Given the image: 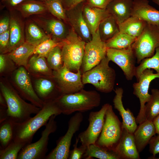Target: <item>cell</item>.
<instances>
[{
	"label": "cell",
	"mask_w": 159,
	"mask_h": 159,
	"mask_svg": "<svg viewBox=\"0 0 159 159\" xmlns=\"http://www.w3.org/2000/svg\"><path fill=\"white\" fill-rule=\"evenodd\" d=\"M61 114L54 100L44 102L43 107L34 116L21 123H14L13 140L26 145L31 143L36 132L46 125L52 115L57 116Z\"/></svg>",
	"instance_id": "6da1fadb"
},
{
	"label": "cell",
	"mask_w": 159,
	"mask_h": 159,
	"mask_svg": "<svg viewBox=\"0 0 159 159\" xmlns=\"http://www.w3.org/2000/svg\"><path fill=\"white\" fill-rule=\"evenodd\" d=\"M54 100L62 113L68 115L76 112L87 111L98 107L101 97L95 91L83 89L74 93L61 95Z\"/></svg>",
	"instance_id": "7a4b0ae2"
},
{
	"label": "cell",
	"mask_w": 159,
	"mask_h": 159,
	"mask_svg": "<svg viewBox=\"0 0 159 159\" xmlns=\"http://www.w3.org/2000/svg\"><path fill=\"white\" fill-rule=\"evenodd\" d=\"M0 88L6 102L8 118L14 122L20 123L25 121L41 109L25 102L15 90L2 82L0 83Z\"/></svg>",
	"instance_id": "3957f363"
},
{
	"label": "cell",
	"mask_w": 159,
	"mask_h": 159,
	"mask_svg": "<svg viewBox=\"0 0 159 159\" xmlns=\"http://www.w3.org/2000/svg\"><path fill=\"white\" fill-rule=\"evenodd\" d=\"M110 61L106 56L98 64L82 73L83 84H91L102 92H111L114 88L116 73L115 70L109 66Z\"/></svg>",
	"instance_id": "277c9868"
},
{
	"label": "cell",
	"mask_w": 159,
	"mask_h": 159,
	"mask_svg": "<svg viewBox=\"0 0 159 159\" xmlns=\"http://www.w3.org/2000/svg\"><path fill=\"white\" fill-rule=\"evenodd\" d=\"M86 43L71 28L62 41V51L64 65L72 71L80 70Z\"/></svg>",
	"instance_id": "5b68a950"
},
{
	"label": "cell",
	"mask_w": 159,
	"mask_h": 159,
	"mask_svg": "<svg viewBox=\"0 0 159 159\" xmlns=\"http://www.w3.org/2000/svg\"><path fill=\"white\" fill-rule=\"evenodd\" d=\"M123 128L122 123L109 104L105 113L103 127L96 144L114 151L121 138Z\"/></svg>",
	"instance_id": "8992f818"
},
{
	"label": "cell",
	"mask_w": 159,
	"mask_h": 159,
	"mask_svg": "<svg viewBox=\"0 0 159 159\" xmlns=\"http://www.w3.org/2000/svg\"><path fill=\"white\" fill-rule=\"evenodd\" d=\"M159 46V26L146 23L143 32L131 46L137 63L152 56Z\"/></svg>",
	"instance_id": "52a82bcc"
},
{
	"label": "cell",
	"mask_w": 159,
	"mask_h": 159,
	"mask_svg": "<svg viewBox=\"0 0 159 159\" xmlns=\"http://www.w3.org/2000/svg\"><path fill=\"white\" fill-rule=\"evenodd\" d=\"M55 115H52L45 125L40 138L36 142L26 145L21 150L18 159H45L48 149V145L50 134L54 132L57 128Z\"/></svg>",
	"instance_id": "ba28073f"
},
{
	"label": "cell",
	"mask_w": 159,
	"mask_h": 159,
	"mask_svg": "<svg viewBox=\"0 0 159 159\" xmlns=\"http://www.w3.org/2000/svg\"><path fill=\"white\" fill-rule=\"evenodd\" d=\"M83 118L82 112H76L70 118L66 132L58 140L56 147L46 155V159L68 158L72 138L79 130Z\"/></svg>",
	"instance_id": "9c48e42d"
},
{
	"label": "cell",
	"mask_w": 159,
	"mask_h": 159,
	"mask_svg": "<svg viewBox=\"0 0 159 159\" xmlns=\"http://www.w3.org/2000/svg\"><path fill=\"white\" fill-rule=\"evenodd\" d=\"M156 78H159V74L154 73L151 69H146L141 74L138 82L133 84V94L139 99L140 104V111L136 118L137 124H139L146 120L145 105L151 97V95L149 93V85L151 81Z\"/></svg>",
	"instance_id": "30bf717a"
},
{
	"label": "cell",
	"mask_w": 159,
	"mask_h": 159,
	"mask_svg": "<svg viewBox=\"0 0 159 159\" xmlns=\"http://www.w3.org/2000/svg\"><path fill=\"white\" fill-rule=\"evenodd\" d=\"M107 47L101 39L97 29L92 35V40L86 43L81 70L82 73L98 64L106 56Z\"/></svg>",
	"instance_id": "8fae6325"
},
{
	"label": "cell",
	"mask_w": 159,
	"mask_h": 159,
	"mask_svg": "<svg viewBox=\"0 0 159 159\" xmlns=\"http://www.w3.org/2000/svg\"><path fill=\"white\" fill-rule=\"evenodd\" d=\"M82 74L80 70L74 73L63 65L58 70L53 71V77L61 94H69L83 89Z\"/></svg>",
	"instance_id": "7c38bea8"
},
{
	"label": "cell",
	"mask_w": 159,
	"mask_h": 159,
	"mask_svg": "<svg viewBox=\"0 0 159 159\" xmlns=\"http://www.w3.org/2000/svg\"><path fill=\"white\" fill-rule=\"evenodd\" d=\"M109 105L108 103L105 104L99 110L90 113L87 128L78 135V138L81 145L87 147L90 144L96 143L102 131L105 112Z\"/></svg>",
	"instance_id": "4fadbf2b"
},
{
	"label": "cell",
	"mask_w": 159,
	"mask_h": 159,
	"mask_svg": "<svg viewBox=\"0 0 159 159\" xmlns=\"http://www.w3.org/2000/svg\"><path fill=\"white\" fill-rule=\"evenodd\" d=\"M106 56L121 69L127 80H132L135 75L136 59L132 47L122 49L107 48Z\"/></svg>",
	"instance_id": "5bb4252c"
},
{
	"label": "cell",
	"mask_w": 159,
	"mask_h": 159,
	"mask_svg": "<svg viewBox=\"0 0 159 159\" xmlns=\"http://www.w3.org/2000/svg\"><path fill=\"white\" fill-rule=\"evenodd\" d=\"M85 1L74 7L66 10L67 21L77 35L86 43L90 41L92 35L83 15V8Z\"/></svg>",
	"instance_id": "9a60e30c"
},
{
	"label": "cell",
	"mask_w": 159,
	"mask_h": 159,
	"mask_svg": "<svg viewBox=\"0 0 159 159\" xmlns=\"http://www.w3.org/2000/svg\"><path fill=\"white\" fill-rule=\"evenodd\" d=\"M14 79L20 89L22 95L32 104L42 108L44 102L34 91L29 74L24 67H21L16 71Z\"/></svg>",
	"instance_id": "2e32d148"
},
{
	"label": "cell",
	"mask_w": 159,
	"mask_h": 159,
	"mask_svg": "<svg viewBox=\"0 0 159 159\" xmlns=\"http://www.w3.org/2000/svg\"><path fill=\"white\" fill-rule=\"evenodd\" d=\"M114 151L120 159L140 158L133 133L123 128L120 139Z\"/></svg>",
	"instance_id": "e0dca14e"
},
{
	"label": "cell",
	"mask_w": 159,
	"mask_h": 159,
	"mask_svg": "<svg viewBox=\"0 0 159 159\" xmlns=\"http://www.w3.org/2000/svg\"><path fill=\"white\" fill-rule=\"evenodd\" d=\"M115 92V95L113 100L114 107L118 110L122 118V127L129 132L133 134L138 125L136 118L132 113L129 109H125L124 107L122 101L123 89L121 87H118L116 89Z\"/></svg>",
	"instance_id": "ac0fdd59"
},
{
	"label": "cell",
	"mask_w": 159,
	"mask_h": 159,
	"mask_svg": "<svg viewBox=\"0 0 159 159\" xmlns=\"http://www.w3.org/2000/svg\"><path fill=\"white\" fill-rule=\"evenodd\" d=\"M147 23L159 26V11L149 4L148 0H134L132 16Z\"/></svg>",
	"instance_id": "d6986e66"
},
{
	"label": "cell",
	"mask_w": 159,
	"mask_h": 159,
	"mask_svg": "<svg viewBox=\"0 0 159 159\" xmlns=\"http://www.w3.org/2000/svg\"><path fill=\"white\" fill-rule=\"evenodd\" d=\"M34 21L46 32L47 34L53 39L62 41L66 38L69 30L60 20L37 18Z\"/></svg>",
	"instance_id": "ffe728a7"
},
{
	"label": "cell",
	"mask_w": 159,
	"mask_h": 159,
	"mask_svg": "<svg viewBox=\"0 0 159 159\" xmlns=\"http://www.w3.org/2000/svg\"><path fill=\"white\" fill-rule=\"evenodd\" d=\"M133 6V0H113L106 9L118 24L132 16Z\"/></svg>",
	"instance_id": "44dd1931"
},
{
	"label": "cell",
	"mask_w": 159,
	"mask_h": 159,
	"mask_svg": "<svg viewBox=\"0 0 159 159\" xmlns=\"http://www.w3.org/2000/svg\"><path fill=\"white\" fill-rule=\"evenodd\" d=\"M83 15L92 35L96 32L100 22L110 16L106 9L92 7L85 2L83 8Z\"/></svg>",
	"instance_id": "7402d4cb"
},
{
	"label": "cell",
	"mask_w": 159,
	"mask_h": 159,
	"mask_svg": "<svg viewBox=\"0 0 159 159\" xmlns=\"http://www.w3.org/2000/svg\"><path fill=\"white\" fill-rule=\"evenodd\" d=\"M156 134L152 121L146 120L139 124L133 133L136 146L139 153L149 144L151 138Z\"/></svg>",
	"instance_id": "603a6c76"
},
{
	"label": "cell",
	"mask_w": 159,
	"mask_h": 159,
	"mask_svg": "<svg viewBox=\"0 0 159 159\" xmlns=\"http://www.w3.org/2000/svg\"><path fill=\"white\" fill-rule=\"evenodd\" d=\"M10 39L7 52H9L25 42L24 27L22 21L15 16L10 18Z\"/></svg>",
	"instance_id": "cb8c5ba5"
},
{
	"label": "cell",
	"mask_w": 159,
	"mask_h": 159,
	"mask_svg": "<svg viewBox=\"0 0 159 159\" xmlns=\"http://www.w3.org/2000/svg\"><path fill=\"white\" fill-rule=\"evenodd\" d=\"M37 46L24 42L16 49L9 53V58L17 65L27 67L28 60L34 54Z\"/></svg>",
	"instance_id": "d4e9b609"
},
{
	"label": "cell",
	"mask_w": 159,
	"mask_h": 159,
	"mask_svg": "<svg viewBox=\"0 0 159 159\" xmlns=\"http://www.w3.org/2000/svg\"><path fill=\"white\" fill-rule=\"evenodd\" d=\"M24 18L35 14H43L48 11L44 1L38 0H25L15 8Z\"/></svg>",
	"instance_id": "484cf974"
},
{
	"label": "cell",
	"mask_w": 159,
	"mask_h": 159,
	"mask_svg": "<svg viewBox=\"0 0 159 159\" xmlns=\"http://www.w3.org/2000/svg\"><path fill=\"white\" fill-rule=\"evenodd\" d=\"M25 34V42L37 46L51 37L46 34L36 22L31 21L26 23Z\"/></svg>",
	"instance_id": "4316f807"
},
{
	"label": "cell",
	"mask_w": 159,
	"mask_h": 159,
	"mask_svg": "<svg viewBox=\"0 0 159 159\" xmlns=\"http://www.w3.org/2000/svg\"><path fill=\"white\" fill-rule=\"evenodd\" d=\"M146 23L131 16L123 22L118 24L120 32L137 38L143 31Z\"/></svg>",
	"instance_id": "83f0119b"
},
{
	"label": "cell",
	"mask_w": 159,
	"mask_h": 159,
	"mask_svg": "<svg viewBox=\"0 0 159 159\" xmlns=\"http://www.w3.org/2000/svg\"><path fill=\"white\" fill-rule=\"evenodd\" d=\"M98 29L101 39L105 42L111 39L120 32L117 22L110 15L100 22Z\"/></svg>",
	"instance_id": "f1b7e54d"
},
{
	"label": "cell",
	"mask_w": 159,
	"mask_h": 159,
	"mask_svg": "<svg viewBox=\"0 0 159 159\" xmlns=\"http://www.w3.org/2000/svg\"><path fill=\"white\" fill-rule=\"evenodd\" d=\"M83 157L86 159L92 158L100 159H120L114 150L100 146L96 143L90 144L87 147Z\"/></svg>",
	"instance_id": "f546056e"
},
{
	"label": "cell",
	"mask_w": 159,
	"mask_h": 159,
	"mask_svg": "<svg viewBox=\"0 0 159 159\" xmlns=\"http://www.w3.org/2000/svg\"><path fill=\"white\" fill-rule=\"evenodd\" d=\"M35 88L36 93L42 101L46 100L47 102L55 99L53 95L55 85L52 81L46 79H39L35 82Z\"/></svg>",
	"instance_id": "4dcf8cb0"
},
{
	"label": "cell",
	"mask_w": 159,
	"mask_h": 159,
	"mask_svg": "<svg viewBox=\"0 0 159 159\" xmlns=\"http://www.w3.org/2000/svg\"><path fill=\"white\" fill-rule=\"evenodd\" d=\"M136 38L120 32L105 42L107 48L122 49L131 47Z\"/></svg>",
	"instance_id": "1f68e13d"
},
{
	"label": "cell",
	"mask_w": 159,
	"mask_h": 159,
	"mask_svg": "<svg viewBox=\"0 0 159 159\" xmlns=\"http://www.w3.org/2000/svg\"><path fill=\"white\" fill-rule=\"evenodd\" d=\"M14 123L8 118L0 123V150L5 148L13 140Z\"/></svg>",
	"instance_id": "d6a6232c"
},
{
	"label": "cell",
	"mask_w": 159,
	"mask_h": 159,
	"mask_svg": "<svg viewBox=\"0 0 159 159\" xmlns=\"http://www.w3.org/2000/svg\"><path fill=\"white\" fill-rule=\"evenodd\" d=\"M155 52L152 56L143 59L136 67L135 76L137 80L141 74L146 69H153L159 74V46L156 49Z\"/></svg>",
	"instance_id": "836d02e7"
},
{
	"label": "cell",
	"mask_w": 159,
	"mask_h": 159,
	"mask_svg": "<svg viewBox=\"0 0 159 159\" xmlns=\"http://www.w3.org/2000/svg\"><path fill=\"white\" fill-rule=\"evenodd\" d=\"M151 95L150 100L145 105V115L146 120L152 121L159 115V90L152 89Z\"/></svg>",
	"instance_id": "e575fe53"
},
{
	"label": "cell",
	"mask_w": 159,
	"mask_h": 159,
	"mask_svg": "<svg viewBox=\"0 0 159 159\" xmlns=\"http://www.w3.org/2000/svg\"><path fill=\"white\" fill-rule=\"evenodd\" d=\"M29 68L32 71L52 76L53 72L47 64L45 57L34 54L28 63Z\"/></svg>",
	"instance_id": "d590c367"
},
{
	"label": "cell",
	"mask_w": 159,
	"mask_h": 159,
	"mask_svg": "<svg viewBox=\"0 0 159 159\" xmlns=\"http://www.w3.org/2000/svg\"><path fill=\"white\" fill-rule=\"evenodd\" d=\"M47 59V64L51 69L56 71L61 68L64 65L62 46H57L53 48Z\"/></svg>",
	"instance_id": "8d00e7d4"
},
{
	"label": "cell",
	"mask_w": 159,
	"mask_h": 159,
	"mask_svg": "<svg viewBox=\"0 0 159 159\" xmlns=\"http://www.w3.org/2000/svg\"><path fill=\"white\" fill-rule=\"evenodd\" d=\"M26 145L24 143L13 140L5 148L0 150V159H18L19 152Z\"/></svg>",
	"instance_id": "74e56055"
},
{
	"label": "cell",
	"mask_w": 159,
	"mask_h": 159,
	"mask_svg": "<svg viewBox=\"0 0 159 159\" xmlns=\"http://www.w3.org/2000/svg\"><path fill=\"white\" fill-rule=\"evenodd\" d=\"M48 11L58 19L67 21L66 10L60 0H47L44 1Z\"/></svg>",
	"instance_id": "f35d334b"
},
{
	"label": "cell",
	"mask_w": 159,
	"mask_h": 159,
	"mask_svg": "<svg viewBox=\"0 0 159 159\" xmlns=\"http://www.w3.org/2000/svg\"><path fill=\"white\" fill-rule=\"evenodd\" d=\"M62 41H59L51 37L37 45L34 54L47 58L53 48L57 46H62Z\"/></svg>",
	"instance_id": "ab89813d"
},
{
	"label": "cell",
	"mask_w": 159,
	"mask_h": 159,
	"mask_svg": "<svg viewBox=\"0 0 159 159\" xmlns=\"http://www.w3.org/2000/svg\"><path fill=\"white\" fill-rule=\"evenodd\" d=\"M79 140L78 138H76L75 144L73 145V149L70 151L69 159H80L83 157L86 152L87 147L81 145L78 147L77 144Z\"/></svg>",
	"instance_id": "60d3db41"
},
{
	"label": "cell",
	"mask_w": 159,
	"mask_h": 159,
	"mask_svg": "<svg viewBox=\"0 0 159 159\" xmlns=\"http://www.w3.org/2000/svg\"><path fill=\"white\" fill-rule=\"evenodd\" d=\"M9 39V29L0 34V51L1 54L7 53Z\"/></svg>",
	"instance_id": "b9f144b4"
},
{
	"label": "cell",
	"mask_w": 159,
	"mask_h": 159,
	"mask_svg": "<svg viewBox=\"0 0 159 159\" xmlns=\"http://www.w3.org/2000/svg\"><path fill=\"white\" fill-rule=\"evenodd\" d=\"M149 144V151L153 155V158H154L156 155L159 153V134L153 137Z\"/></svg>",
	"instance_id": "7bdbcfd3"
},
{
	"label": "cell",
	"mask_w": 159,
	"mask_h": 159,
	"mask_svg": "<svg viewBox=\"0 0 159 159\" xmlns=\"http://www.w3.org/2000/svg\"><path fill=\"white\" fill-rule=\"evenodd\" d=\"M113 0H85L86 4L92 7L106 9Z\"/></svg>",
	"instance_id": "ee69618b"
},
{
	"label": "cell",
	"mask_w": 159,
	"mask_h": 159,
	"mask_svg": "<svg viewBox=\"0 0 159 159\" xmlns=\"http://www.w3.org/2000/svg\"><path fill=\"white\" fill-rule=\"evenodd\" d=\"M65 10H67L74 7L85 0H60Z\"/></svg>",
	"instance_id": "f6af8a7d"
},
{
	"label": "cell",
	"mask_w": 159,
	"mask_h": 159,
	"mask_svg": "<svg viewBox=\"0 0 159 159\" xmlns=\"http://www.w3.org/2000/svg\"><path fill=\"white\" fill-rule=\"evenodd\" d=\"M10 18L7 16L2 18L0 21V34L9 29Z\"/></svg>",
	"instance_id": "bcb514c9"
},
{
	"label": "cell",
	"mask_w": 159,
	"mask_h": 159,
	"mask_svg": "<svg viewBox=\"0 0 159 159\" xmlns=\"http://www.w3.org/2000/svg\"><path fill=\"white\" fill-rule=\"evenodd\" d=\"M25 0H1L2 4L8 9L11 10L20 3Z\"/></svg>",
	"instance_id": "7dc6e473"
},
{
	"label": "cell",
	"mask_w": 159,
	"mask_h": 159,
	"mask_svg": "<svg viewBox=\"0 0 159 159\" xmlns=\"http://www.w3.org/2000/svg\"><path fill=\"white\" fill-rule=\"evenodd\" d=\"M6 56L4 54L0 55V72H4L6 68L7 64V59Z\"/></svg>",
	"instance_id": "c3c4849f"
},
{
	"label": "cell",
	"mask_w": 159,
	"mask_h": 159,
	"mask_svg": "<svg viewBox=\"0 0 159 159\" xmlns=\"http://www.w3.org/2000/svg\"><path fill=\"white\" fill-rule=\"evenodd\" d=\"M7 109V107H1L0 110V123L8 118Z\"/></svg>",
	"instance_id": "681fc988"
},
{
	"label": "cell",
	"mask_w": 159,
	"mask_h": 159,
	"mask_svg": "<svg viewBox=\"0 0 159 159\" xmlns=\"http://www.w3.org/2000/svg\"><path fill=\"white\" fill-rule=\"evenodd\" d=\"M154 126L156 134H159V115L156 116L152 121Z\"/></svg>",
	"instance_id": "f907efd6"
},
{
	"label": "cell",
	"mask_w": 159,
	"mask_h": 159,
	"mask_svg": "<svg viewBox=\"0 0 159 159\" xmlns=\"http://www.w3.org/2000/svg\"><path fill=\"white\" fill-rule=\"evenodd\" d=\"M152 1L159 6V0H152Z\"/></svg>",
	"instance_id": "816d5d0a"
},
{
	"label": "cell",
	"mask_w": 159,
	"mask_h": 159,
	"mask_svg": "<svg viewBox=\"0 0 159 159\" xmlns=\"http://www.w3.org/2000/svg\"><path fill=\"white\" fill-rule=\"evenodd\" d=\"M39 0V1H45L47 0Z\"/></svg>",
	"instance_id": "f5cc1de1"
}]
</instances>
